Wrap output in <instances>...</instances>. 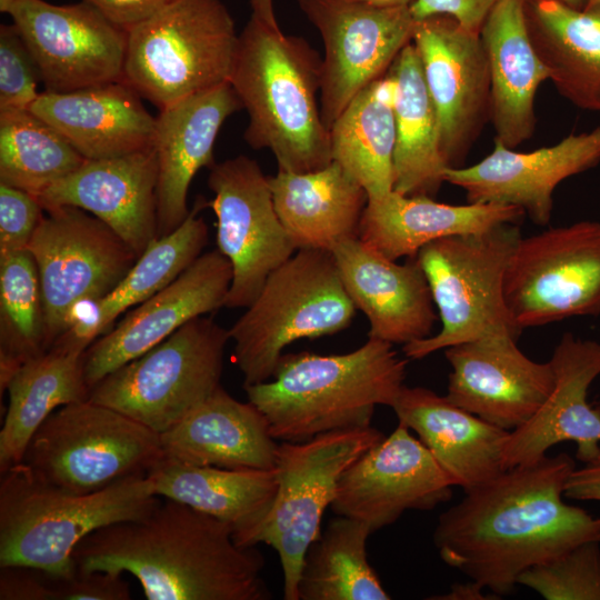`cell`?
Returning <instances> with one entry per match:
<instances>
[{"label": "cell", "instance_id": "cell-1", "mask_svg": "<svg viewBox=\"0 0 600 600\" xmlns=\"http://www.w3.org/2000/svg\"><path fill=\"white\" fill-rule=\"evenodd\" d=\"M574 468L567 453L547 454L466 491L433 531L442 561L502 597L529 568L600 541V517L563 501Z\"/></svg>", "mask_w": 600, "mask_h": 600}, {"label": "cell", "instance_id": "cell-2", "mask_svg": "<svg viewBox=\"0 0 600 600\" xmlns=\"http://www.w3.org/2000/svg\"><path fill=\"white\" fill-rule=\"evenodd\" d=\"M78 569L130 573L148 600H269L263 556L232 528L164 499L144 517L101 528L76 548Z\"/></svg>", "mask_w": 600, "mask_h": 600}, {"label": "cell", "instance_id": "cell-3", "mask_svg": "<svg viewBox=\"0 0 600 600\" xmlns=\"http://www.w3.org/2000/svg\"><path fill=\"white\" fill-rule=\"evenodd\" d=\"M321 67L308 41L252 14L239 33L228 82L249 114L244 140L269 149L280 171L304 173L332 162L317 98Z\"/></svg>", "mask_w": 600, "mask_h": 600}, {"label": "cell", "instance_id": "cell-4", "mask_svg": "<svg viewBox=\"0 0 600 600\" xmlns=\"http://www.w3.org/2000/svg\"><path fill=\"white\" fill-rule=\"evenodd\" d=\"M406 373L392 343L369 338L342 354L283 353L270 380L243 388L276 440L301 442L370 427L377 406L392 408Z\"/></svg>", "mask_w": 600, "mask_h": 600}, {"label": "cell", "instance_id": "cell-5", "mask_svg": "<svg viewBox=\"0 0 600 600\" xmlns=\"http://www.w3.org/2000/svg\"><path fill=\"white\" fill-rule=\"evenodd\" d=\"M159 502L147 474L74 494L39 480L21 462L1 473L0 567L70 576L77 569L74 550L86 537L117 522L140 519Z\"/></svg>", "mask_w": 600, "mask_h": 600}, {"label": "cell", "instance_id": "cell-6", "mask_svg": "<svg viewBox=\"0 0 600 600\" xmlns=\"http://www.w3.org/2000/svg\"><path fill=\"white\" fill-rule=\"evenodd\" d=\"M356 310L332 252L297 250L269 274L254 301L228 329L243 386L270 380L292 342L348 328Z\"/></svg>", "mask_w": 600, "mask_h": 600}, {"label": "cell", "instance_id": "cell-7", "mask_svg": "<svg viewBox=\"0 0 600 600\" xmlns=\"http://www.w3.org/2000/svg\"><path fill=\"white\" fill-rule=\"evenodd\" d=\"M238 37L221 0H170L128 30L122 81L162 110L228 82Z\"/></svg>", "mask_w": 600, "mask_h": 600}, {"label": "cell", "instance_id": "cell-8", "mask_svg": "<svg viewBox=\"0 0 600 600\" xmlns=\"http://www.w3.org/2000/svg\"><path fill=\"white\" fill-rule=\"evenodd\" d=\"M520 238L516 223H501L478 233L440 238L419 250L416 259L442 326L434 336L404 344L407 358L422 359L488 336L519 338L522 329L507 309L503 279Z\"/></svg>", "mask_w": 600, "mask_h": 600}, {"label": "cell", "instance_id": "cell-9", "mask_svg": "<svg viewBox=\"0 0 600 600\" xmlns=\"http://www.w3.org/2000/svg\"><path fill=\"white\" fill-rule=\"evenodd\" d=\"M163 457L158 432L87 399L52 412L31 438L22 463L47 484L87 494L147 474Z\"/></svg>", "mask_w": 600, "mask_h": 600}, {"label": "cell", "instance_id": "cell-10", "mask_svg": "<svg viewBox=\"0 0 600 600\" xmlns=\"http://www.w3.org/2000/svg\"><path fill=\"white\" fill-rule=\"evenodd\" d=\"M229 341L228 329L212 318L197 317L101 379L89 399L161 434L221 386Z\"/></svg>", "mask_w": 600, "mask_h": 600}, {"label": "cell", "instance_id": "cell-11", "mask_svg": "<svg viewBox=\"0 0 600 600\" xmlns=\"http://www.w3.org/2000/svg\"><path fill=\"white\" fill-rule=\"evenodd\" d=\"M384 434L373 427L318 434L301 442L282 441L273 471L277 494L258 543L278 553L283 599L299 600L303 557L321 533V519L331 506L340 478Z\"/></svg>", "mask_w": 600, "mask_h": 600}, {"label": "cell", "instance_id": "cell-12", "mask_svg": "<svg viewBox=\"0 0 600 600\" xmlns=\"http://www.w3.org/2000/svg\"><path fill=\"white\" fill-rule=\"evenodd\" d=\"M44 211L28 250L38 268L49 350L71 327L74 310L112 291L138 256L88 211L71 206Z\"/></svg>", "mask_w": 600, "mask_h": 600}, {"label": "cell", "instance_id": "cell-13", "mask_svg": "<svg viewBox=\"0 0 600 600\" xmlns=\"http://www.w3.org/2000/svg\"><path fill=\"white\" fill-rule=\"evenodd\" d=\"M520 328L600 314V222L583 220L521 237L503 279Z\"/></svg>", "mask_w": 600, "mask_h": 600}, {"label": "cell", "instance_id": "cell-14", "mask_svg": "<svg viewBox=\"0 0 600 600\" xmlns=\"http://www.w3.org/2000/svg\"><path fill=\"white\" fill-rule=\"evenodd\" d=\"M298 3L322 39L320 111L330 130L349 102L382 78L412 42L416 19L410 6H377L362 0Z\"/></svg>", "mask_w": 600, "mask_h": 600}, {"label": "cell", "instance_id": "cell-15", "mask_svg": "<svg viewBox=\"0 0 600 600\" xmlns=\"http://www.w3.org/2000/svg\"><path fill=\"white\" fill-rule=\"evenodd\" d=\"M208 177L217 249L232 266L224 307H249L269 274L297 251L277 213L269 177L243 154L214 163Z\"/></svg>", "mask_w": 600, "mask_h": 600}, {"label": "cell", "instance_id": "cell-16", "mask_svg": "<svg viewBox=\"0 0 600 600\" xmlns=\"http://www.w3.org/2000/svg\"><path fill=\"white\" fill-rule=\"evenodd\" d=\"M49 92L122 80L128 31L87 1L17 0L9 10Z\"/></svg>", "mask_w": 600, "mask_h": 600}, {"label": "cell", "instance_id": "cell-17", "mask_svg": "<svg viewBox=\"0 0 600 600\" xmlns=\"http://www.w3.org/2000/svg\"><path fill=\"white\" fill-rule=\"evenodd\" d=\"M412 43L433 103L449 167L463 160L490 111V73L480 32L447 14L416 20Z\"/></svg>", "mask_w": 600, "mask_h": 600}, {"label": "cell", "instance_id": "cell-18", "mask_svg": "<svg viewBox=\"0 0 600 600\" xmlns=\"http://www.w3.org/2000/svg\"><path fill=\"white\" fill-rule=\"evenodd\" d=\"M452 487L426 446L398 422L344 471L330 508L373 533L408 510H431L450 500Z\"/></svg>", "mask_w": 600, "mask_h": 600}, {"label": "cell", "instance_id": "cell-19", "mask_svg": "<svg viewBox=\"0 0 600 600\" xmlns=\"http://www.w3.org/2000/svg\"><path fill=\"white\" fill-rule=\"evenodd\" d=\"M232 266L218 250L200 254L172 282L127 311L83 352L88 387L142 356L190 320L224 307Z\"/></svg>", "mask_w": 600, "mask_h": 600}, {"label": "cell", "instance_id": "cell-20", "mask_svg": "<svg viewBox=\"0 0 600 600\" xmlns=\"http://www.w3.org/2000/svg\"><path fill=\"white\" fill-rule=\"evenodd\" d=\"M517 340L494 334L444 349L451 367L446 397L508 431L524 424L554 386L550 361L531 360Z\"/></svg>", "mask_w": 600, "mask_h": 600}, {"label": "cell", "instance_id": "cell-21", "mask_svg": "<svg viewBox=\"0 0 600 600\" xmlns=\"http://www.w3.org/2000/svg\"><path fill=\"white\" fill-rule=\"evenodd\" d=\"M599 162L600 126L530 152L516 151L494 139L493 150L481 161L448 167L444 181L461 188L470 203L518 207L534 223L546 226L557 186Z\"/></svg>", "mask_w": 600, "mask_h": 600}, {"label": "cell", "instance_id": "cell-22", "mask_svg": "<svg viewBox=\"0 0 600 600\" xmlns=\"http://www.w3.org/2000/svg\"><path fill=\"white\" fill-rule=\"evenodd\" d=\"M549 361L553 389L524 424L509 432L508 469L533 463L563 441L577 444V458L583 463L600 453V409L588 402L589 388L600 376V343L567 332Z\"/></svg>", "mask_w": 600, "mask_h": 600}, {"label": "cell", "instance_id": "cell-23", "mask_svg": "<svg viewBox=\"0 0 600 600\" xmlns=\"http://www.w3.org/2000/svg\"><path fill=\"white\" fill-rule=\"evenodd\" d=\"M154 149L86 160L37 198L43 208L71 206L109 226L139 257L158 238Z\"/></svg>", "mask_w": 600, "mask_h": 600}, {"label": "cell", "instance_id": "cell-24", "mask_svg": "<svg viewBox=\"0 0 600 600\" xmlns=\"http://www.w3.org/2000/svg\"><path fill=\"white\" fill-rule=\"evenodd\" d=\"M331 252L348 296L369 321V338L404 346L431 336L438 316L416 257L399 264L359 237Z\"/></svg>", "mask_w": 600, "mask_h": 600}, {"label": "cell", "instance_id": "cell-25", "mask_svg": "<svg viewBox=\"0 0 600 600\" xmlns=\"http://www.w3.org/2000/svg\"><path fill=\"white\" fill-rule=\"evenodd\" d=\"M241 109L234 90L224 82L159 110L152 146L158 162V238L188 217L189 187L200 169L216 163L213 146L220 128Z\"/></svg>", "mask_w": 600, "mask_h": 600}, {"label": "cell", "instance_id": "cell-26", "mask_svg": "<svg viewBox=\"0 0 600 600\" xmlns=\"http://www.w3.org/2000/svg\"><path fill=\"white\" fill-rule=\"evenodd\" d=\"M392 409L414 431L453 486L464 492L506 471L509 436L478 416L423 387L403 386Z\"/></svg>", "mask_w": 600, "mask_h": 600}, {"label": "cell", "instance_id": "cell-27", "mask_svg": "<svg viewBox=\"0 0 600 600\" xmlns=\"http://www.w3.org/2000/svg\"><path fill=\"white\" fill-rule=\"evenodd\" d=\"M122 80L69 92L44 91L30 106L86 159L153 148L156 118Z\"/></svg>", "mask_w": 600, "mask_h": 600}, {"label": "cell", "instance_id": "cell-28", "mask_svg": "<svg viewBox=\"0 0 600 600\" xmlns=\"http://www.w3.org/2000/svg\"><path fill=\"white\" fill-rule=\"evenodd\" d=\"M524 1L499 0L480 30L490 73L489 118L494 139L511 149L532 137L536 94L550 79L529 36Z\"/></svg>", "mask_w": 600, "mask_h": 600}, {"label": "cell", "instance_id": "cell-29", "mask_svg": "<svg viewBox=\"0 0 600 600\" xmlns=\"http://www.w3.org/2000/svg\"><path fill=\"white\" fill-rule=\"evenodd\" d=\"M160 439L167 458L226 469L271 470L279 446L263 413L221 386Z\"/></svg>", "mask_w": 600, "mask_h": 600}, {"label": "cell", "instance_id": "cell-30", "mask_svg": "<svg viewBox=\"0 0 600 600\" xmlns=\"http://www.w3.org/2000/svg\"><path fill=\"white\" fill-rule=\"evenodd\" d=\"M147 477L159 498L187 504L229 524L241 547L258 544L277 494L273 469H226L163 457Z\"/></svg>", "mask_w": 600, "mask_h": 600}, {"label": "cell", "instance_id": "cell-31", "mask_svg": "<svg viewBox=\"0 0 600 600\" xmlns=\"http://www.w3.org/2000/svg\"><path fill=\"white\" fill-rule=\"evenodd\" d=\"M208 206L199 197L186 220L172 232L154 239L124 278L103 298L80 304L71 327L51 348L84 352L114 320L172 282L208 243V226L200 211Z\"/></svg>", "mask_w": 600, "mask_h": 600}, {"label": "cell", "instance_id": "cell-32", "mask_svg": "<svg viewBox=\"0 0 600 600\" xmlns=\"http://www.w3.org/2000/svg\"><path fill=\"white\" fill-rule=\"evenodd\" d=\"M524 211L513 206L470 203L456 206L428 196H404L394 190L368 199L359 239L391 260L414 258L440 238L478 233L501 223H516Z\"/></svg>", "mask_w": 600, "mask_h": 600}, {"label": "cell", "instance_id": "cell-33", "mask_svg": "<svg viewBox=\"0 0 600 600\" xmlns=\"http://www.w3.org/2000/svg\"><path fill=\"white\" fill-rule=\"evenodd\" d=\"M273 203L297 250L331 251L356 238L368 202L366 190L336 161L319 170L269 177Z\"/></svg>", "mask_w": 600, "mask_h": 600}, {"label": "cell", "instance_id": "cell-34", "mask_svg": "<svg viewBox=\"0 0 600 600\" xmlns=\"http://www.w3.org/2000/svg\"><path fill=\"white\" fill-rule=\"evenodd\" d=\"M524 12L533 48L559 94L600 112V6L577 10L559 0H526Z\"/></svg>", "mask_w": 600, "mask_h": 600}, {"label": "cell", "instance_id": "cell-35", "mask_svg": "<svg viewBox=\"0 0 600 600\" xmlns=\"http://www.w3.org/2000/svg\"><path fill=\"white\" fill-rule=\"evenodd\" d=\"M394 82L396 144L393 190L404 196L434 197L449 167L441 151L438 119L420 57L412 42L390 67Z\"/></svg>", "mask_w": 600, "mask_h": 600}, {"label": "cell", "instance_id": "cell-36", "mask_svg": "<svg viewBox=\"0 0 600 600\" xmlns=\"http://www.w3.org/2000/svg\"><path fill=\"white\" fill-rule=\"evenodd\" d=\"M0 431V473L22 462L27 447L58 408L89 399L83 352L51 348L24 362L10 380Z\"/></svg>", "mask_w": 600, "mask_h": 600}, {"label": "cell", "instance_id": "cell-37", "mask_svg": "<svg viewBox=\"0 0 600 600\" xmlns=\"http://www.w3.org/2000/svg\"><path fill=\"white\" fill-rule=\"evenodd\" d=\"M393 93L388 73L361 90L329 130L332 161L366 190L368 199L393 190Z\"/></svg>", "mask_w": 600, "mask_h": 600}, {"label": "cell", "instance_id": "cell-38", "mask_svg": "<svg viewBox=\"0 0 600 600\" xmlns=\"http://www.w3.org/2000/svg\"><path fill=\"white\" fill-rule=\"evenodd\" d=\"M370 528L338 516L308 548L298 583L299 600H389L368 561Z\"/></svg>", "mask_w": 600, "mask_h": 600}, {"label": "cell", "instance_id": "cell-39", "mask_svg": "<svg viewBox=\"0 0 600 600\" xmlns=\"http://www.w3.org/2000/svg\"><path fill=\"white\" fill-rule=\"evenodd\" d=\"M86 159L29 109L0 111V182L36 197Z\"/></svg>", "mask_w": 600, "mask_h": 600}, {"label": "cell", "instance_id": "cell-40", "mask_svg": "<svg viewBox=\"0 0 600 600\" xmlns=\"http://www.w3.org/2000/svg\"><path fill=\"white\" fill-rule=\"evenodd\" d=\"M48 351L37 263L28 249L0 254L1 394L28 360Z\"/></svg>", "mask_w": 600, "mask_h": 600}, {"label": "cell", "instance_id": "cell-41", "mask_svg": "<svg viewBox=\"0 0 600 600\" xmlns=\"http://www.w3.org/2000/svg\"><path fill=\"white\" fill-rule=\"evenodd\" d=\"M518 584L546 600H600V541L582 542L529 568Z\"/></svg>", "mask_w": 600, "mask_h": 600}, {"label": "cell", "instance_id": "cell-42", "mask_svg": "<svg viewBox=\"0 0 600 600\" xmlns=\"http://www.w3.org/2000/svg\"><path fill=\"white\" fill-rule=\"evenodd\" d=\"M37 63L14 23L0 26V111L29 109L40 94Z\"/></svg>", "mask_w": 600, "mask_h": 600}, {"label": "cell", "instance_id": "cell-43", "mask_svg": "<svg viewBox=\"0 0 600 600\" xmlns=\"http://www.w3.org/2000/svg\"><path fill=\"white\" fill-rule=\"evenodd\" d=\"M43 211L36 196L0 182V254L28 249Z\"/></svg>", "mask_w": 600, "mask_h": 600}, {"label": "cell", "instance_id": "cell-44", "mask_svg": "<svg viewBox=\"0 0 600 600\" xmlns=\"http://www.w3.org/2000/svg\"><path fill=\"white\" fill-rule=\"evenodd\" d=\"M124 573L76 569L67 577L51 574V600H130Z\"/></svg>", "mask_w": 600, "mask_h": 600}, {"label": "cell", "instance_id": "cell-45", "mask_svg": "<svg viewBox=\"0 0 600 600\" xmlns=\"http://www.w3.org/2000/svg\"><path fill=\"white\" fill-rule=\"evenodd\" d=\"M499 0H416L411 12L416 20L436 14H447L462 27L480 32L482 24Z\"/></svg>", "mask_w": 600, "mask_h": 600}, {"label": "cell", "instance_id": "cell-46", "mask_svg": "<svg viewBox=\"0 0 600 600\" xmlns=\"http://www.w3.org/2000/svg\"><path fill=\"white\" fill-rule=\"evenodd\" d=\"M0 600H49L47 573L29 567H0Z\"/></svg>", "mask_w": 600, "mask_h": 600}, {"label": "cell", "instance_id": "cell-47", "mask_svg": "<svg viewBox=\"0 0 600 600\" xmlns=\"http://www.w3.org/2000/svg\"><path fill=\"white\" fill-rule=\"evenodd\" d=\"M99 9L108 19L129 30L170 0H83Z\"/></svg>", "mask_w": 600, "mask_h": 600}, {"label": "cell", "instance_id": "cell-48", "mask_svg": "<svg viewBox=\"0 0 600 600\" xmlns=\"http://www.w3.org/2000/svg\"><path fill=\"white\" fill-rule=\"evenodd\" d=\"M564 497L582 501H600V453L574 468L564 484Z\"/></svg>", "mask_w": 600, "mask_h": 600}, {"label": "cell", "instance_id": "cell-49", "mask_svg": "<svg viewBox=\"0 0 600 600\" xmlns=\"http://www.w3.org/2000/svg\"><path fill=\"white\" fill-rule=\"evenodd\" d=\"M483 588L478 583L471 581L467 584H454L450 592L443 597H433L431 599H448V600H474V599H487L482 593Z\"/></svg>", "mask_w": 600, "mask_h": 600}, {"label": "cell", "instance_id": "cell-50", "mask_svg": "<svg viewBox=\"0 0 600 600\" xmlns=\"http://www.w3.org/2000/svg\"><path fill=\"white\" fill-rule=\"evenodd\" d=\"M250 4L252 16L272 28H280L276 18L273 0H250Z\"/></svg>", "mask_w": 600, "mask_h": 600}, {"label": "cell", "instance_id": "cell-51", "mask_svg": "<svg viewBox=\"0 0 600 600\" xmlns=\"http://www.w3.org/2000/svg\"><path fill=\"white\" fill-rule=\"evenodd\" d=\"M377 6H411L416 0H362Z\"/></svg>", "mask_w": 600, "mask_h": 600}, {"label": "cell", "instance_id": "cell-52", "mask_svg": "<svg viewBox=\"0 0 600 600\" xmlns=\"http://www.w3.org/2000/svg\"><path fill=\"white\" fill-rule=\"evenodd\" d=\"M559 1L577 10H583L589 3V0H559Z\"/></svg>", "mask_w": 600, "mask_h": 600}, {"label": "cell", "instance_id": "cell-53", "mask_svg": "<svg viewBox=\"0 0 600 600\" xmlns=\"http://www.w3.org/2000/svg\"><path fill=\"white\" fill-rule=\"evenodd\" d=\"M17 0H0V11L8 13Z\"/></svg>", "mask_w": 600, "mask_h": 600}, {"label": "cell", "instance_id": "cell-54", "mask_svg": "<svg viewBox=\"0 0 600 600\" xmlns=\"http://www.w3.org/2000/svg\"><path fill=\"white\" fill-rule=\"evenodd\" d=\"M597 6H600V0H589V3L586 8L597 7Z\"/></svg>", "mask_w": 600, "mask_h": 600}, {"label": "cell", "instance_id": "cell-55", "mask_svg": "<svg viewBox=\"0 0 600 600\" xmlns=\"http://www.w3.org/2000/svg\"><path fill=\"white\" fill-rule=\"evenodd\" d=\"M600 540V539H599Z\"/></svg>", "mask_w": 600, "mask_h": 600}]
</instances>
